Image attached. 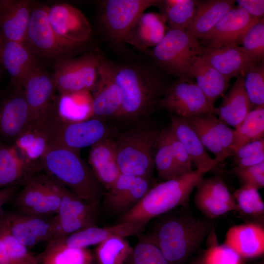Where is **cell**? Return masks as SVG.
<instances>
[{"instance_id": "ac0fdd59", "label": "cell", "mask_w": 264, "mask_h": 264, "mask_svg": "<svg viewBox=\"0 0 264 264\" xmlns=\"http://www.w3.org/2000/svg\"><path fill=\"white\" fill-rule=\"evenodd\" d=\"M260 19L251 16L242 8L234 7L200 39L212 47L239 45L245 34Z\"/></svg>"}, {"instance_id": "d6a6232c", "label": "cell", "mask_w": 264, "mask_h": 264, "mask_svg": "<svg viewBox=\"0 0 264 264\" xmlns=\"http://www.w3.org/2000/svg\"><path fill=\"white\" fill-rule=\"evenodd\" d=\"M192 78L210 102L214 103L223 96L230 85L231 79L214 68L201 57H198L191 69Z\"/></svg>"}, {"instance_id": "d6986e66", "label": "cell", "mask_w": 264, "mask_h": 264, "mask_svg": "<svg viewBox=\"0 0 264 264\" xmlns=\"http://www.w3.org/2000/svg\"><path fill=\"white\" fill-rule=\"evenodd\" d=\"M152 186L151 178L121 174L104 192V204L110 212L123 215L138 203Z\"/></svg>"}, {"instance_id": "f6af8a7d", "label": "cell", "mask_w": 264, "mask_h": 264, "mask_svg": "<svg viewBox=\"0 0 264 264\" xmlns=\"http://www.w3.org/2000/svg\"><path fill=\"white\" fill-rule=\"evenodd\" d=\"M96 220V217L61 218L56 215L52 218V232L48 242L62 240L83 228L95 225Z\"/></svg>"}, {"instance_id": "ab89813d", "label": "cell", "mask_w": 264, "mask_h": 264, "mask_svg": "<svg viewBox=\"0 0 264 264\" xmlns=\"http://www.w3.org/2000/svg\"><path fill=\"white\" fill-rule=\"evenodd\" d=\"M59 187L61 201L57 216L61 218L96 217V206L86 202L65 187L60 184Z\"/></svg>"}, {"instance_id": "6da1fadb", "label": "cell", "mask_w": 264, "mask_h": 264, "mask_svg": "<svg viewBox=\"0 0 264 264\" xmlns=\"http://www.w3.org/2000/svg\"><path fill=\"white\" fill-rule=\"evenodd\" d=\"M115 77L121 95L116 118L139 122L149 116L165 92L161 78L155 72L132 65L114 64Z\"/></svg>"}, {"instance_id": "4dcf8cb0", "label": "cell", "mask_w": 264, "mask_h": 264, "mask_svg": "<svg viewBox=\"0 0 264 264\" xmlns=\"http://www.w3.org/2000/svg\"><path fill=\"white\" fill-rule=\"evenodd\" d=\"M169 126L181 142L197 169L210 171L219 163L207 153L198 136L185 118L172 115Z\"/></svg>"}, {"instance_id": "5bb4252c", "label": "cell", "mask_w": 264, "mask_h": 264, "mask_svg": "<svg viewBox=\"0 0 264 264\" xmlns=\"http://www.w3.org/2000/svg\"><path fill=\"white\" fill-rule=\"evenodd\" d=\"M23 90L29 110L30 125L46 119L59 109L52 75L41 66L29 76Z\"/></svg>"}, {"instance_id": "ee69618b", "label": "cell", "mask_w": 264, "mask_h": 264, "mask_svg": "<svg viewBox=\"0 0 264 264\" xmlns=\"http://www.w3.org/2000/svg\"><path fill=\"white\" fill-rule=\"evenodd\" d=\"M237 47L256 62L264 60V19L261 18L245 34Z\"/></svg>"}, {"instance_id": "52a82bcc", "label": "cell", "mask_w": 264, "mask_h": 264, "mask_svg": "<svg viewBox=\"0 0 264 264\" xmlns=\"http://www.w3.org/2000/svg\"><path fill=\"white\" fill-rule=\"evenodd\" d=\"M47 127L50 145L77 152L110 137V133L104 120L91 117L82 121H70L62 116L59 110L47 119Z\"/></svg>"}, {"instance_id": "f1b7e54d", "label": "cell", "mask_w": 264, "mask_h": 264, "mask_svg": "<svg viewBox=\"0 0 264 264\" xmlns=\"http://www.w3.org/2000/svg\"><path fill=\"white\" fill-rule=\"evenodd\" d=\"M166 23L162 14L144 12L131 29L125 43L140 50L154 48L159 43L166 33Z\"/></svg>"}, {"instance_id": "8992f818", "label": "cell", "mask_w": 264, "mask_h": 264, "mask_svg": "<svg viewBox=\"0 0 264 264\" xmlns=\"http://www.w3.org/2000/svg\"><path fill=\"white\" fill-rule=\"evenodd\" d=\"M203 46L186 31L171 29L151 52L155 62L169 74L179 79H192L191 69L200 56Z\"/></svg>"}, {"instance_id": "680465c9", "label": "cell", "mask_w": 264, "mask_h": 264, "mask_svg": "<svg viewBox=\"0 0 264 264\" xmlns=\"http://www.w3.org/2000/svg\"></svg>"}, {"instance_id": "ffe728a7", "label": "cell", "mask_w": 264, "mask_h": 264, "mask_svg": "<svg viewBox=\"0 0 264 264\" xmlns=\"http://www.w3.org/2000/svg\"><path fill=\"white\" fill-rule=\"evenodd\" d=\"M0 220L10 234L27 247L50 239L52 218L32 216L20 211L1 212Z\"/></svg>"}, {"instance_id": "44dd1931", "label": "cell", "mask_w": 264, "mask_h": 264, "mask_svg": "<svg viewBox=\"0 0 264 264\" xmlns=\"http://www.w3.org/2000/svg\"><path fill=\"white\" fill-rule=\"evenodd\" d=\"M196 188L195 204L206 218L213 219L237 210L233 195L220 177L203 178Z\"/></svg>"}, {"instance_id": "7a4b0ae2", "label": "cell", "mask_w": 264, "mask_h": 264, "mask_svg": "<svg viewBox=\"0 0 264 264\" xmlns=\"http://www.w3.org/2000/svg\"><path fill=\"white\" fill-rule=\"evenodd\" d=\"M40 166L41 172L51 179L97 206L104 188L79 152L50 144L40 159Z\"/></svg>"}, {"instance_id": "e575fe53", "label": "cell", "mask_w": 264, "mask_h": 264, "mask_svg": "<svg viewBox=\"0 0 264 264\" xmlns=\"http://www.w3.org/2000/svg\"><path fill=\"white\" fill-rule=\"evenodd\" d=\"M36 258L38 264H94L87 249L67 247L56 242H48L45 250Z\"/></svg>"}, {"instance_id": "c3c4849f", "label": "cell", "mask_w": 264, "mask_h": 264, "mask_svg": "<svg viewBox=\"0 0 264 264\" xmlns=\"http://www.w3.org/2000/svg\"><path fill=\"white\" fill-rule=\"evenodd\" d=\"M231 172L242 185H250L258 190L264 187V162L247 167L235 166Z\"/></svg>"}, {"instance_id": "4316f807", "label": "cell", "mask_w": 264, "mask_h": 264, "mask_svg": "<svg viewBox=\"0 0 264 264\" xmlns=\"http://www.w3.org/2000/svg\"><path fill=\"white\" fill-rule=\"evenodd\" d=\"M237 46H203L200 57L231 80L234 77L243 76L247 69L257 62L239 50Z\"/></svg>"}, {"instance_id": "4fadbf2b", "label": "cell", "mask_w": 264, "mask_h": 264, "mask_svg": "<svg viewBox=\"0 0 264 264\" xmlns=\"http://www.w3.org/2000/svg\"><path fill=\"white\" fill-rule=\"evenodd\" d=\"M196 133L203 145L220 163L233 155L232 146L234 129L231 128L213 113H206L185 118Z\"/></svg>"}, {"instance_id": "f35d334b", "label": "cell", "mask_w": 264, "mask_h": 264, "mask_svg": "<svg viewBox=\"0 0 264 264\" xmlns=\"http://www.w3.org/2000/svg\"><path fill=\"white\" fill-rule=\"evenodd\" d=\"M125 238L112 236L98 244L95 249L97 264H125L132 247Z\"/></svg>"}, {"instance_id": "11a10c76", "label": "cell", "mask_w": 264, "mask_h": 264, "mask_svg": "<svg viewBox=\"0 0 264 264\" xmlns=\"http://www.w3.org/2000/svg\"><path fill=\"white\" fill-rule=\"evenodd\" d=\"M0 264H11L4 244L0 239Z\"/></svg>"}, {"instance_id": "2e32d148", "label": "cell", "mask_w": 264, "mask_h": 264, "mask_svg": "<svg viewBox=\"0 0 264 264\" xmlns=\"http://www.w3.org/2000/svg\"><path fill=\"white\" fill-rule=\"evenodd\" d=\"M47 16L53 30L62 39L81 47L91 34L90 24L77 8L66 3L48 6Z\"/></svg>"}, {"instance_id": "db71d44e", "label": "cell", "mask_w": 264, "mask_h": 264, "mask_svg": "<svg viewBox=\"0 0 264 264\" xmlns=\"http://www.w3.org/2000/svg\"><path fill=\"white\" fill-rule=\"evenodd\" d=\"M20 185H15L0 189V214L3 206L17 194Z\"/></svg>"}, {"instance_id": "8d00e7d4", "label": "cell", "mask_w": 264, "mask_h": 264, "mask_svg": "<svg viewBox=\"0 0 264 264\" xmlns=\"http://www.w3.org/2000/svg\"><path fill=\"white\" fill-rule=\"evenodd\" d=\"M163 4V14L171 29L185 31L194 17L197 0H166Z\"/></svg>"}, {"instance_id": "74e56055", "label": "cell", "mask_w": 264, "mask_h": 264, "mask_svg": "<svg viewBox=\"0 0 264 264\" xmlns=\"http://www.w3.org/2000/svg\"><path fill=\"white\" fill-rule=\"evenodd\" d=\"M154 165L158 177L163 181L181 176L174 159L166 128L159 131L154 150Z\"/></svg>"}, {"instance_id": "f907efd6", "label": "cell", "mask_w": 264, "mask_h": 264, "mask_svg": "<svg viewBox=\"0 0 264 264\" xmlns=\"http://www.w3.org/2000/svg\"><path fill=\"white\" fill-rule=\"evenodd\" d=\"M261 151H264V138L246 143L240 147L233 155L234 162Z\"/></svg>"}, {"instance_id": "cb8c5ba5", "label": "cell", "mask_w": 264, "mask_h": 264, "mask_svg": "<svg viewBox=\"0 0 264 264\" xmlns=\"http://www.w3.org/2000/svg\"><path fill=\"white\" fill-rule=\"evenodd\" d=\"M34 5L29 0H0V34L7 40L25 44Z\"/></svg>"}, {"instance_id": "b9f144b4", "label": "cell", "mask_w": 264, "mask_h": 264, "mask_svg": "<svg viewBox=\"0 0 264 264\" xmlns=\"http://www.w3.org/2000/svg\"><path fill=\"white\" fill-rule=\"evenodd\" d=\"M125 264H172L164 257L154 240L148 235L132 247Z\"/></svg>"}, {"instance_id": "ba28073f", "label": "cell", "mask_w": 264, "mask_h": 264, "mask_svg": "<svg viewBox=\"0 0 264 264\" xmlns=\"http://www.w3.org/2000/svg\"><path fill=\"white\" fill-rule=\"evenodd\" d=\"M103 57L100 52L93 51L57 60L52 74L56 90L61 95L92 91Z\"/></svg>"}, {"instance_id": "681fc988", "label": "cell", "mask_w": 264, "mask_h": 264, "mask_svg": "<svg viewBox=\"0 0 264 264\" xmlns=\"http://www.w3.org/2000/svg\"><path fill=\"white\" fill-rule=\"evenodd\" d=\"M166 131L174 159L180 175L192 172L193 162L184 147L169 127L166 128Z\"/></svg>"}, {"instance_id": "d4e9b609", "label": "cell", "mask_w": 264, "mask_h": 264, "mask_svg": "<svg viewBox=\"0 0 264 264\" xmlns=\"http://www.w3.org/2000/svg\"><path fill=\"white\" fill-rule=\"evenodd\" d=\"M40 172V166L28 162L13 145L0 142V189L22 186Z\"/></svg>"}, {"instance_id": "8fae6325", "label": "cell", "mask_w": 264, "mask_h": 264, "mask_svg": "<svg viewBox=\"0 0 264 264\" xmlns=\"http://www.w3.org/2000/svg\"><path fill=\"white\" fill-rule=\"evenodd\" d=\"M22 186L15 197V205L19 211L42 217L57 214L61 201L57 183L40 172Z\"/></svg>"}, {"instance_id": "9c48e42d", "label": "cell", "mask_w": 264, "mask_h": 264, "mask_svg": "<svg viewBox=\"0 0 264 264\" xmlns=\"http://www.w3.org/2000/svg\"><path fill=\"white\" fill-rule=\"evenodd\" d=\"M47 8L45 5L34 4L27 25L25 44L36 56L56 61L71 56L80 47L57 35L49 23Z\"/></svg>"}, {"instance_id": "816d5d0a", "label": "cell", "mask_w": 264, "mask_h": 264, "mask_svg": "<svg viewBox=\"0 0 264 264\" xmlns=\"http://www.w3.org/2000/svg\"><path fill=\"white\" fill-rule=\"evenodd\" d=\"M236 1L238 7L244 9L251 16L257 18L264 17V0H238Z\"/></svg>"}, {"instance_id": "1f68e13d", "label": "cell", "mask_w": 264, "mask_h": 264, "mask_svg": "<svg viewBox=\"0 0 264 264\" xmlns=\"http://www.w3.org/2000/svg\"><path fill=\"white\" fill-rule=\"evenodd\" d=\"M236 0H197L194 17L185 30L197 39L210 31L221 17L235 7Z\"/></svg>"}, {"instance_id": "e0dca14e", "label": "cell", "mask_w": 264, "mask_h": 264, "mask_svg": "<svg viewBox=\"0 0 264 264\" xmlns=\"http://www.w3.org/2000/svg\"><path fill=\"white\" fill-rule=\"evenodd\" d=\"M30 124L29 110L23 89H13L0 97V139L12 145Z\"/></svg>"}, {"instance_id": "603a6c76", "label": "cell", "mask_w": 264, "mask_h": 264, "mask_svg": "<svg viewBox=\"0 0 264 264\" xmlns=\"http://www.w3.org/2000/svg\"><path fill=\"white\" fill-rule=\"evenodd\" d=\"M146 225L133 222H120L99 227L96 225L83 228L56 242L70 247L86 248L99 244L112 236L127 237L139 234Z\"/></svg>"}, {"instance_id": "d590c367", "label": "cell", "mask_w": 264, "mask_h": 264, "mask_svg": "<svg viewBox=\"0 0 264 264\" xmlns=\"http://www.w3.org/2000/svg\"><path fill=\"white\" fill-rule=\"evenodd\" d=\"M234 131L233 155L242 145L264 138V106L252 109Z\"/></svg>"}, {"instance_id": "5b68a950", "label": "cell", "mask_w": 264, "mask_h": 264, "mask_svg": "<svg viewBox=\"0 0 264 264\" xmlns=\"http://www.w3.org/2000/svg\"><path fill=\"white\" fill-rule=\"evenodd\" d=\"M159 133L139 122L113 139L121 174L151 178Z\"/></svg>"}, {"instance_id": "f546056e", "label": "cell", "mask_w": 264, "mask_h": 264, "mask_svg": "<svg viewBox=\"0 0 264 264\" xmlns=\"http://www.w3.org/2000/svg\"><path fill=\"white\" fill-rule=\"evenodd\" d=\"M243 80V76L237 78L220 105L215 108L213 111L219 119L234 129L240 124L252 110L244 88Z\"/></svg>"}, {"instance_id": "7bdbcfd3", "label": "cell", "mask_w": 264, "mask_h": 264, "mask_svg": "<svg viewBox=\"0 0 264 264\" xmlns=\"http://www.w3.org/2000/svg\"><path fill=\"white\" fill-rule=\"evenodd\" d=\"M244 87L251 107L264 106V65L263 61L250 66L243 76Z\"/></svg>"}, {"instance_id": "277c9868", "label": "cell", "mask_w": 264, "mask_h": 264, "mask_svg": "<svg viewBox=\"0 0 264 264\" xmlns=\"http://www.w3.org/2000/svg\"><path fill=\"white\" fill-rule=\"evenodd\" d=\"M208 172L196 169L153 186L138 203L121 216L118 223L146 225L152 219L186 205L193 190Z\"/></svg>"}, {"instance_id": "3957f363", "label": "cell", "mask_w": 264, "mask_h": 264, "mask_svg": "<svg viewBox=\"0 0 264 264\" xmlns=\"http://www.w3.org/2000/svg\"><path fill=\"white\" fill-rule=\"evenodd\" d=\"M210 221L188 214L169 215L148 235L172 264L184 262L212 230Z\"/></svg>"}, {"instance_id": "f5cc1de1", "label": "cell", "mask_w": 264, "mask_h": 264, "mask_svg": "<svg viewBox=\"0 0 264 264\" xmlns=\"http://www.w3.org/2000/svg\"><path fill=\"white\" fill-rule=\"evenodd\" d=\"M263 162H264V151L256 153L234 162L236 166L238 167L252 166Z\"/></svg>"}, {"instance_id": "484cf974", "label": "cell", "mask_w": 264, "mask_h": 264, "mask_svg": "<svg viewBox=\"0 0 264 264\" xmlns=\"http://www.w3.org/2000/svg\"><path fill=\"white\" fill-rule=\"evenodd\" d=\"M224 244L242 259H254L264 253V228L257 222L234 225L227 231Z\"/></svg>"}, {"instance_id": "7402d4cb", "label": "cell", "mask_w": 264, "mask_h": 264, "mask_svg": "<svg viewBox=\"0 0 264 264\" xmlns=\"http://www.w3.org/2000/svg\"><path fill=\"white\" fill-rule=\"evenodd\" d=\"M0 64L9 74L15 89H23L26 80L39 66L36 56L25 44L7 40L0 34Z\"/></svg>"}, {"instance_id": "7dc6e473", "label": "cell", "mask_w": 264, "mask_h": 264, "mask_svg": "<svg viewBox=\"0 0 264 264\" xmlns=\"http://www.w3.org/2000/svg\"><path fill=\"white\" fill-rule=\"evenodd\" d=\"M202 259L205 264H242V259L224 243L211 245Z\"/></svg>"}, {"instance_id": "6f0895ef", "label": "cell", "mask_w": 264, "mask_h": 264, "mask_svg": "<svg viewBox=\"0 0 264 264\" xmlns=\"http://www.w3.org/2000/svg\"><path fill=\"white\" fill-rule=\"evenodd\" d=\"M260 264H264V263H260Z\"/></svg>"}, {"instance_id": "9a60e30c", "label": "cell", "mask_w": 264, "mask_h": 264, "mask_svg": "<svg viewBox=\"0 0 264 264\" xmlns=\"http://www.w3.org/2000/svg\"><path fill=\"white\" fill-rule=\"evenodd\" d=\"M91 97V117L106 120L117 118L121 104V95L115 77L114 64L102 59L98 71L97 79Z\"/></svg>"}, {"instance_id": "836d02e7", "label": "cell", "mask_w": 264, "mask_h": 264, "mask_svg": "<svg viewBox=\"0 0 264 264\" xmlns=\"http://www.w3.org/2000/svg\"><path fill=\"white\" fill-rule=\"evenodd\" d=\"M12 145L28 162L40 165L50 145L46 119L30 125Z\"/></svg>"}, {"instance_id": "9f6ffc18", "label": "cell", "mask_w": 264, "mask_h": 264, "mask_svg": "<svg viewBox=\"0 0 264 264\" xmlns=\"http://www.w3.org/2000/svg\"><path fill=\"white\" fill-rule=\"evenodd\" d=\"M191 264H205L203 261L202 260V257L199 258L195 261H194Z\"/></svg>"}, {"instance_id": "bcb514c9", "label": "cell", "mask_w": 264, "mask_h": 264, "mask_svg": "<svg viewBox=\"0 0 264 264\" xmlns=\"http://www.w3.org/2000/svg\"><path fill=\"white\" fill-rule=\"evenodd\" d=\"M0 239L11 264H38L37 258L29 253L26 246L10 234L0 220Z\"/></svg>"}, {"instance_id": "83f0119b", "label": "cell", "mask_w": 264, "mask_h": 264, "mask_svg": "<svg viewBox=\"0 0 264 264\" xmlns=\"http://www.w3.org/2000/svg\"><path fill=\"white\" fill-rule=\"evenodd\" d=\"M88 165L104 189L108 190L121 174L113 138L108 137L91 146Z\"/></svg>"}, {"instance_id": "30bf717a", "label": "cell", "mask_w": 264, "mask_h": 264, "mask_svg": "<svg viewBox=\"0 0 264 264\" xmlns=\"http://www.w3.org/2000/svg\"><path fill=\"white\" fill-rule=\"evenodd\" d=\"M158 0H106L100 1L99 22L108 38L125 43L131 29L147 8L161 4Z\"/></svg>"}, {"instance_id": "60d3db41", "label": "cell", "mask_w": 264, "mask_h": 264, "mask_svg": "<svg viewBox=\"0 0 264 264\" xmlns=\"http://www.w3.org/2000/svg\"><path fill=\"white\" fill-rule=\"evenodd\" d=\"M233 196L237 205V211L254 219H264V203L258 189L242 185L235 190Z\"/></svg>"}, {"instance_id": "7c38bea8", "label": "cell", "mask_w": 264, "mask_h": 264, "mask_svg": "<svg viewBox=\"0 0 264 264\" xmlns=\"http://www.w3.org/2000/svg\"><path fill=\"white\" fill-rule=\"evenodd\" d=\"M159 105L173 115L186 118L213 113L214 106L192 79H179L165 89Z\"/></svg>"}]
</instances>
